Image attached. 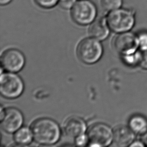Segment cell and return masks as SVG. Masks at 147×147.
<instances>
[{"mask_svg":"<svg viewBox=\"0 0 147 147\" xmlns=\"http://www.w3.org/2000/svg\"><path fill=\"white\" fill-rule=\"evenodd\" d=\"M128 125L136 134L143 135L147 131V119L142 115H134L130 117Z\"/></svg>","mask_w":147,"mask_h":147,"instance_id":"cell-13","label":"cell"},{"mask_svg":"<svg viewBox=\"0 0 147 147\" xmlns=\"http://www.w3.org/2000/svg\"><path fill=\"white\" fill-rule=\"evenodd\" d=\"M23 123V116L17 109L10 107L1 111V125L4 131L14 133L20 129Z\"/></svg>","mask_w":147,"mask_h":147,"instance_id":"cell-8","label":"cell"},{"mask_svg":"<svg viewBox=\"0 0 147 147\" xmlns=\"http://www.w3.org/2000/svg\"><path fill=\"white\" fill-rule=\"evenodd\" d=\"M113 46L121 56L134 53L139 47L138 36L129 31L119 33L113 40Z\"/></svg>","mask_w":147,"mask_h":147,"instance_id":"cell-7","label":"cell"},{"mask_svg":"<svg viewBox=\"0 0 147 147\" xmlns=\"http://www.w3.org/2000/svg\"><path fill=\"white\" fill-rule=\"evenodd\" d=\"M37 5L45 9L54 7L58 3L59 0H34Z\"/></svg>","mask_w":147,"mask_h":147,"instance_id":"cell-17","label":"cell"},{"mask_svg":"<svg viewBox=\"0 0 147 147\" xmlns=\"http://www.w3.org/2000/svg\"><path fill=\"white\" fill-rule=\"evenodd\" d=\"M123 62L127 65L135 66L139 65L140 51H137L135 53L127 55L122 56Z\"/></svg>","mask_w":147,"mask_h":147,"instance_id":"cell-16","label":"cell"},{"mask_svg":"<svg viewBox=\"0 0 147 147\" xmlns=\"http://www.w3.org/2000/svg\"><path fill=\"white\" fill-rule=\"evenodd\" d=\"M32 136L31 131L28 127L20 128L17 131L14 135V139L16 143L20 145H26L31 143Z\"/></svg>","mask_w":147,"mask_h":147,"instance_id":"cell-14","label":"cell"},{"mask_svg":"<svg viewBox=\"0 0 147 147\" xmlns=\"http://www.w3.org/2000/svg\"><path fill=\"white\" fill-rule=\"evenodd\" d=\"M87 137L90 146L105 147L113 141V131L105 124L96 123L90 127Z\"/></svg>","mask_w":147,"mask_h":147,"instance_id":"cell-5","label":"cell"},{"mask_svg":"<svg viewBox=\"0 0 147 147\" xmlns=\"http://www.w3.org/2000/svg\"><path fill=\"white\" fill-rule=\"evenodd\" d=\"M135 135L129 126L120 125L113 131V142L119 147L130 146L135 141Z\"/></svg>","mask_w":147,"mask_h":147,"instance_id":"cell-10","label":"cell"},{"mask_svg":"<svg viewBox=\"0 0 147 147\" xmlns=\"http://www.w3.org/2000/svg\"><path fill=\"white\" fill-rule=\"evenodd\" d=\"M1 65L4 69L12 72L22 69L25 64V57L21 52L16 49H10L4 52L1 56Z\"/></svg>","mask_w":147,"mask_h":147,"instance_id":"cell-9","label":"cell"},{"mask_svg":"<svg viewBox=\"0 0 147 147\" xmlns=\"http://www.w3.org/2000/svg\"><path fill=\"white\" fill-rule=\"evenodd\" d=\"M106 20L110 30L120 33L131 30L135 23V15L131 10L119 8L109 12Z\"/></svg>","mask_w":147,"mask_h":147,"instance_id":"cell-2","label":"cell"},{"mask_svg":"<svg viewBox=\"0 0 147 147\" xmlns=\"http://www.w3.org/2000/svg\"><path fill=\"white\" fill-rule=\"evenodd\" d=\"M31 130L35 141L42 145L56 143L60 136V130L57 123L48 118L36 120L32 123Z\"/></svg>","mask_w":147,"mask_h":147,"instance_id":"cell-1","label":"cell"},{"mask_svg":"<svg viewBox=\"0 0 147 147\" xmlns=\"http://www.w3.org/2000/svg\"><path fill=\"white\" fill-rule=\"evenodd\" d=\"M97 15V8L90 0H79L71 9V16L76 23L80 25L90 24Z\"/></svg>","mask_w":147,"mask_h":147,"instance_id":"cell-3","label":"cell"},{"mask_svg":"<svg viewBox=\"0 0 147 147\" xmlns=\"http://www.w3.org/2000/svg\"><path fill=\"white\" fill-rule=\"evenodd\" d=\"M87 142H88V137L84 135L80 136L76 138V144L79 146H84Z\"/></svg>","mask_w":147,"mask_h":147,"instance_id":"cell-21","label":"cell"},{"mask_svg":"<svg viewBox=\"0 0 147 147\" xmlns=\"http://www.w3.org/2000/svg\"><path fill=\"white\" fill-rule=\"evenodd\" d=\"M129 147H146L143 142L141 141H134L133 143L131 144Z\"/></svg>","mask_w":147,"mask_h":147,"instance_id":"cell-22","label":"cell"},{"mask_svg":"<svg viewBox=\"0 0 147 147\" xmlns=\"http://www.w3.org/2000/svg\"><path fill=\"white\" fill-rule=\"evenodd\" d=\"M77 53L80 59L84 63H94L101 57L102 47L95 38H86L78 44Z\"/></svg>","mask_w":147,"mask_h":147,"instance_id":"cell-4","label":"cell"},{"mask_svg":"<svg viewBox=\"0 0 147 147\" xmlns=\"http://www.w3.org/2000/svg\"><path fill=\"white\" fill-rule=\"evenodd\" d=\"M76 2V0H59L58 4L62 8L68 10L71 9Z\"/></svg>","mask_w":147,"mask_h":147,"instance_id":"cell-20","label":"cell"},{"mask_svg":"<svg viewBox=\"0 0 147 147\" xmlns=\"http://www.w3.org/2000/svg\"><path fill=\"white\" fill-rule=\"evenodd\" d=\"M23 90V82L19 76L11 73L1 74L0 92L2 96L10 99L15 98L22 94Z\"/></svg>","mask_w":147,"mask_h":147,"instance_id":"cell-6","label":"cell"},{"mask_svg":"<svg viewBox=\"0 0 147 147\" xmlns=\"http://www.w3.org/2000/svg\"><path fill=\"white\" fill-rule=\"evenodd\" d=\"M109 30L106 19L96 18L90 24L88 33L92 38L98 40H103L109 36Z\"/></svg>","mask_w":147,"mask_h":147,"instance_id":"cell-12","label":"cell"},{"mask_svg":"<svg viewBox=\"0 0 147 147\" xmlns=\"http://www.w3.org/2000/svg\"><path fill=\"white\" fill-rule=\"evenodd\" d=\"M12 0H0V4L1 5H6L9 4Z\"/></svg>","mask_w":147,"mask_h":147,"instance_id":"cell-24","label":"cell"},{"mask_svg":"<svg viewBox=\"0 0 147 147\" xmlns=\"http://www.w3.org/2000/svg\"><path fill=\"white\" fill-rule=\"evenodd\" d=\"M139 65L144 69L147 70V49L140 51Z\"/></svg>","mask_w":147,"mask_h":147,"instance_id":"cell-19","label":"cell"},{"mask_svg":"<svg viewBox=\"0 0 147 147\" xmlns=\"http://www.w3.org/2000/svg\"><path fill=\"white\" fill-rule=\"evenodd\" d=\"M137 36L141 50L147 49V32H140Z\"/></svg>","mask_w":147,"mask_h":147,"instance_id":"cell-18","label":"cell"},{"mask_svg":"<svg viewBox=\"0 0 147 147\" xmlns=\"http://www.w3.org/2000/svg\"><path fill=\"white\" fill-rule=\"evenodd\" d=\"M141 140L145 144L146 147H147V131L143 135H142Z\"/></svg>","mask_w":147,"mask_h":147,"instance_id":"cell-23","label":"cell"},{"mask_svg":"<svg viewBox=\"0 0 147 147\" xmlns=\"http://www.w3.org/2000/svg\"><path fill=\"white\" fill-rule=\"evenodd\" d=\"M86 130V124L84 120L77 117H70L64 125V131L70 138H76L84 135Z\"/></svg>","mask_w":147,"mask_h":147,"instance_id":"cell-11","label":"cell"},{"mask_svg":"<svg viewBox=\"0 0 147 147\" xmlns=\"http://www.w3.org/2000/svg\"><path fill=\"white\" fill-rule=\"evenodd\" d=\"M101 7L107 12L121 8L123 4V0H100Z\"/></svg>","mask_w":147,"mask_h":147,"instance_id":"cell-15","label":"cell"}]
</instances>
